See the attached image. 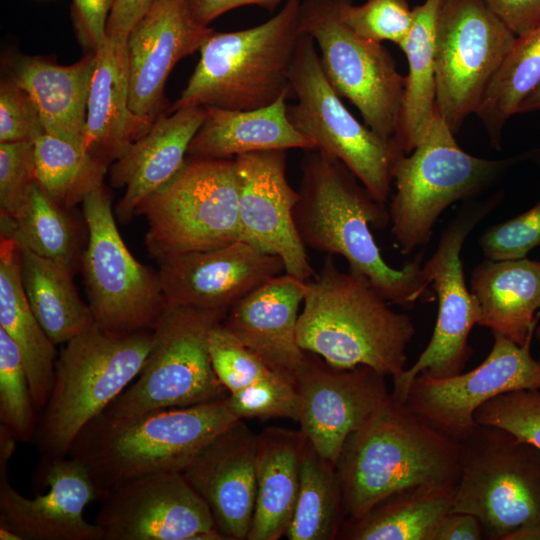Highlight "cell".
<instances>
[{
  "instance_id": "44",
  "label": "cell",
  "mask_w": 540,
  "mask_h": 540,
  "mask_svg": "<svg viewBox=\"0 0 540 540\" xmlns=\"http://www.w3.org/2000/svg\"><path fill=\"white\" fill-rule=\"evenodd\" d=\"M35 182L34 142L0 143V216L19 217Z\"/></svg>"
},
{
  "instance_id": "20",
  "label": "cell",
  "mask_w": 540,
  "mask_h": 540,
  "mask_svg": "<svg viewBox=\"0 0 540 540\" xmlns=\"http://www.w3.org/2000/svg\"><path fill=\"white\" fill-rule=\"evenodd\" d=\"M234 159L242 239L279 256L286 274L302 281L313 278L314 269L293 221L299 194L287 179V150L252 152Z\"/></svg>"
},
{
  "instance_id": "47",
  "label": "cell",
  "mask_w": 540,
  "mask_h": 540,
  "mask_svg": "<svg viewBox=\"0 0 540 540\" xmlns=\"http://www.w3.org/2000/svg\"><path fill=\"white\" fill-rule=\"evenodd\" d=\"M72 19L79 41L95 52L106 38L113 0H71Z\"/></svg>"
},
{
  "instance_id": "37",
  "label": "cell",
  "mask_w": 540,
  "mask_h": 540,
  "mask_svg": "<svg viewBox=\"0 0 540 540\" xmlns=\"http://www.w3.org/2000/svg\"><path fill=\"white\" fill-rule=\"evenodd\" d=\"M36 181L62 209L103 186L107 164L83 147L44 133L34 141Z\"/></svg>"
},
{
  "instance_id": "24",
  "label": "cell",
  "mask_w": 540,
  "mask_h": 540,
  "mask_svg": "<svg viewBox=\"0 0 540 540\" xmlns=\"http://www.w3.org/2000/svg\"><path fill=\"white\" fill-rule=\"evenodd\" d=\"M305 281L280 274L239 300L221 322L273 371L295 383L305 351L297 341Z\"/></svg>"
},
{
  "instance_id": "12",
  "label": "cell",
  "mask_w": 540,
  "mask_h": 540,
  "mask_svg": "<svg viewBox=\"0 0 540 540\" xmlns=\"http://www.w3.org/2000/svg\"><path fill=\"white\" fill-rule=\"evenodd\" d=\"M344 0H301L300 33L312 37L328 81L380 137L394 139L400 121L405 76L382 45L354 33L344 22Z\"/></svg>"
},
{
  "instance_id": "36",
  "label": "cell",
  "mask_w": 540,
  "mask_h": 540,
  "mask_svg": "<svg viewBox=\"0 0 540 540\" xmlns=\"http://www.w3.org/2000/svg\"><path fill=\"white\" fill-rule=\"evenodd\" d=\"M540 82V26L516 37L475 113L499 150L507 121Z\"/></svg>"
},
{
  "instance_id": "53",
  "label": "cell",
  "mask_w": 540,
  "mask_h": 540,
  "mask_svg": "<svg viewBox=\"0 0 540 540\" xmlns=\"http://www.w3.org/2000/svg\"><path fill=\"white\" fill-rule=\"evenodd\" d=\"M540 111V82L527 95L518 108L517 114Z\"/></svg>"
},
{
  "instance_id": "18",
  "label": "cell",
  "mask_w": 540,
  "mask_h": 540,
  "mask_svg": "<svg viewBox=\"0 0 540 540\" xmlns=\"http://www.w3.org/2000/svg\"><path fill=\"white\" fill-rule=\"evenodd\" d=\"M385 377L366 365L335 367L305 351L295 380L297 422L322 457L336 465L348 436L389 399Z\"/></svg>"
},
{
  "instance_id": "23",
  "label": "cell",
  "mask_w": 540,
  "mask_h": 540,
  "mask_svg": "<svg viewBox=\"0 0 540 540\" xmlns=\"http://www.w3.org/2000/svg\"><path fill=\"white\" fill-rule=\"evenodd\" d=\"M257 434L238 420L182 472L225 540H247L256 498Z\"/></svg>"
},
{
  "instance_id": "15",
  "label": "cell",
  "mask_w": 540,
  "mask_h": 540,
  "mask_svg": "<svg viewBox=\"0 0 540 540\" xmlns=\"http://www.w3.org/2000/svg\"><path fill=\"white\" fill-rule=\"evenodd\" d=\"M503 199L502 193L463 207L442 232L431 258L423 264L438 298V314L431 339L416 362L393 378L391 396L403 402L412 380L420 373L445 378L462 373L472 355L469 334L480 310L465 283L461 251L475 226Z\"/></svg>"
},
{
  "instance_id": "31",
  "label": "cell",
  "mask_w": 540,
  "mask_h": 540,
  "mask_svg": "<svg viewBox=\"0 0 540 540\" xmlns=\"http://www.w3.org/2000/svg\"><path fill=\"white\" fill-rule=\"evenodd\" d=\"M0 237V328L20 350L34 406L41 413L54 385L56 345L26 298L18 245L9 237Z\"/></svg>"
},
{
  "instance_id": "33",
  "label": "cell",
  "mask_w": 540,
  "mask_h": 540,
  "mask_svg": "<svg viewBox=\"0 0 540 540\" xmlns=\"http://www.w3.org/2000/svg\"><path fill=\"white\" fill-rule=\"evenodd\" d=\"M443 0H425L413 8V24L400 48L408 73L394 141L411 153L423 138L436 110V26Z\"/></svg>"
},
{
  "instance_id": "29",
  "label": "cell",
  "mask_w": 540,
  "mask_h": 540,
  "mask_svg": "<svg viewBox=\"0 0 540 540\" xmlns=\"http://www.w3.org/2000/svg\"><path fill=\"white\" fill-rule=\"evenodd\" d=\"M306 436L270 426L257 434L256 498L247 540H278L291 523Z\"/></svg>"
},
{
  "instance_id": "48",
  "label": "cell",
  "mask_w": 540,
  "mask_h": 540,
  "mask_svg": "<svg viewBox=\"0 0 540 540\" xmlns=\"http://www.w3.org/2000/svg\"><path fill=\"white\" fill-rule=\"evenodd\" d=\"M484 1L516 37L540 26V0Z\"/></svg>"
},
{
  "instance_id": "43",
  "label": "cell",
  "mask_w": 540,
  "mask_h": 540,
  "mask_svg": "<svg viewBox=\"0 0 540 540\" xmlns=\"http://www.w3.org/2000/svg\"><path fill=\"white\" fill-rule=\"evenodd\" d=\"M209 353L213 370L229 393L242 390L275 372L221 322L209 333Z\"/></svg>"
},
{
  "instance_id": "51",
  "label": "cell",
  "mask_w": 540,
  "mask_h": 540,
  "mask_svg": "<svg viewBox=\"0 0 540 540\" xmlns=\"http://www.w3.org/2000/svg\"><path fill=\"white\" fill-rule=\"evenodd\" d=\"M287 0H187L192 15L201 25L208 26L219 16L239 7L258 6L273 12Z\"/></svg>"
},
{
  "instance_id": "7",
  "label": "cell",
  "mask_w": 540,
  "mask_h": 540,
  "mask_svg": "<svg viewBox=\"0 0 540 540\" xmlns=\"http://www.w3.org/2000/svg\"><path fill=\"white\" fill-rule=\"evenodd\" d=\"M528 158V153L486 159L465 152L435 110L421 141L411 153L401 154L392 170L395 193L388 212L400 252L406 255L425 246L445 209L482 194L513 165Z\"/></svg>"
},
{
  "instance_id": "35",
  "label": "cell",
  "mask_w": 540,
  "mask_h": 540,
  "mask_svg": "<svg viewBox=\"0 0 540 540\" xmlns=\"http://www.w3.org/2000/svg\"><path fill=\"white\" fill-rule=\"evenodd\" d=\"M346 520L336 465L306 440L297 502L285 534L289 540H334Z\"/></svg>"
},
{
  "instance_id": "8",
  "label": "cell",
  "mask_w": 540,
  "mask_h": 540,
  "mask_svg": "<svg viewBox=\"0 0 540 540\" xmlns=\"http://www.w3.org/2000/svg\"><path fill=\"white\" fill-rule=\"evenodd\" d=\"M224 315L166 302L153 328V344L131 383L87 426L124 423L154 411L224 399L209 353V333Z\"/></svg>"
},
{
  "instance_id": "22",
  "label": "cell",
  "mask_w": 540,
  "mask_h": 540,
  "mask_svg": "<svg viewBox=\"0 0 540 540\" xmlns=\"http://www.w3.org/2000/svg\"><path fill=\"white\" fill-rule=\"evenodd\" d=\"M198 23L187 0H152L127 38L130 109L157 118L165 102L167 78L177 62L199 51L210 34Z\"/></svg>"
},
{
  "instance_id": "45",
  "label": "cell",
  "mask_w": 540,
  "mask_h": 540,
  "mask_svg": "<svg viewBox=\"0 0 540 540\" xmlns=\"http://www.w3.org/2000/svg\"><path fill=\"white\" fill-rule=\"evenodd\" d=\"M478 243L488 260L526 257L540 245V201L518 216L487 228Z\"/></svg>"
},
{
  "instance_id": "9",
  "label": "cell",
  "mask_w": 540,
  "mask_h": 540,
  "mask_svg": "<svg viewBox=\"0 0 540 540\" xmlns=\"http://www.w3.org/2000/svg\"><path fill=\"white\" fill-rule=\"evenodd\" d=\"M135 215L146 218V247L157 260L243 240L235 159L187 157Z\"/></svg>"
},
{
  "instance_id": "38",
  "label": "cell",
  "mask_w": 540,
  "mask_h": 540,
  "mask_svg": "<svg viewBox=\"0 0 540 540\" xmlns=\"http://www.w3.org/2000/svg\"><path fill=\"white\" fill-rule=\"evenodd\" d=\"M0 221V236L9 237L18 247L73 270L77 255L74 226L37 181L20 216L16 219L0 216Z\"/></svg>"
},
{
  "instance_id": "25",
  "label": "cell",
  "mask_w": 540,
  "mask_h": 540,
  "mask_svg": "<svg viewBox=\"0 0 540 540\" xmlns=\"http://www.w3.org/2000/svg\"><path fill=\"white\" fill-rule=\"evenodd\" d=\"M160 115L150 129L134 141L114 161L110 182L125 186L115 214L122 222L129 221L139 204L168 182L183 166L189 144L203 123L206 110L200 106L171 110Z\"/></svg>"
},
{
  "instance_id": "6",
  "label": "cell",
  "mask_w": 540,
  "mask_h": 540,
  "mask_svg": "<svg viewBox=\"0 0 540 540\" xmlns=\"http://www.w3.org/2000/svg\"><path fill=\"white\" fill-rule=\"evenodd\" d=\"M153 331L115 333L96 324L67 343L35 438L42 460L63 458L80 432L136 379Z\"/></svg>"
},
{
  "instance_id": "34",
  "label": "cell",
  "mask_w": 540,
  "mask_h": 540,
  "mask_svg": "<svg viewBox=\"0 0 540 540\" xmlns=\"http://www.w3.org/2000/svg\"><path fill=\"white\" fill-rule=\"evenodd\" d=\"M22 283L37 320L55 345L65 344L95 325L79 297L71 269L19 247Z\"/></svg>"
},
{
  "instance_id": "39",
  "label": "cell",
  "mask_w": 540,
  "mask_h": 540,
  "mask_svg": "<svg viewBox=\"0 0 540 540\" xmlns=\"http://www.w3.org/2000/svg\"><path fill=\"white\" fill-rule=\"evenodd\" d=\"M36 412L20 350L0 328V424L28 442L37 432Z\"/></svg>"
},
{
  "instance_id": "54",
  "label": "cell",
  "mask_w": 540,
  "mask_h": 540,
  "mask_svg": "<svg viewBox=\"0 0 540 540\" xmlns=\"http://www.w3.org/2000/svg\"><path fill=\"white\" fill-rule=\"evenodd\" d=\"M511 540H540V524L517 532Z\"/></svg>"
},
{
  "instance_id": "50",
  "label": "cell",
  "mask_w": 540,
  "mask_h": 540,
  "mask_svg": "<svg viewBox=\"0 0 540 540\" xmlns=\"http://www.w3.org/2000/svg\"><path fill=\"white\" fill-rule=\"evenodd\" d=\"M486 538L479 519L469 513L448 512L434 528L430 540H481Z\"/></svg>"
},
{
  "instance_id": "17",
  "label": "cell",
  "mask_w": 540,
  "mask_h": 540,
  "mask_svg": "<svg viewBox=\"0 0 540 540\" xmlns=\"http://www.w3.org/2000/svg\"><path fill=\"white\" fill-rule=\"evenodd\" d=\"M95 518L103 540H223L207 503L181 472L120 483L104 493Z\"/></svg>"
},
{
  "instance_id": "52",
  "label": "cell",
  "mask_w": 540,
  "mask_h": 540,
  "mask_svg": "<svg viewBox=\"0 0 540 540\" xmlns=\"http://www.w3.org/2000/svg\"><path fill=\"white\" fill-rule=\"evenodd\" d=\"M17 440L4 425L0 424V475H7L9 461L15 451Z\"/></svg>"
},
{
  "instance_id": "49",
  "label": "cell",
  "mask_w": 540,
  "mask_h": 540,
  "mask_svg": "<svg viewBox=\"0 0 540 540\" xmlns=\"http://www.w3.org/2000/svg\"><path fill=\"white\" fill-rule=\"evenodd\" d=\"M152 0H113L107 22L106 37L127 41L139 20L146 13Z\"/></svg>"
},
{
  "instance_id": "46",
  "label": "cell",
  "mask_w": 540,
  "mask_h": 540,
  "mask_svg": "<svg viewBox=\"0 0 540 540\" xmlns=\"http://www.w3.org/2000/svg\"><path fill=\"white\" fill-rule=\"evenodd\" d=\"M45 133L38 109L12 79L0 86V143L34 142Z\"/></svg>"
},
{
  "instance_id": "13",
  "label": "cell",
  "mask_w": 540,
  "mask_h": 540,
  "mask_svg": "<svg viewBox=\"0 0 540 540\" xmlns=\"http://www.w3.org/2000/svg\"><path fill=\"white\" fill-rule=\"evenodd\" d=\"M82 210L88 228L82 269L95 324L115 333L152 331L166 304L158 274L128 250L103 186L86 196Z\"/></svg>"
},
{
  "instance_id": "16",
  "label": "cell",
  "mask_w": 540,
  "mask_h": 540,
  "mask_svg": "<svg viewBox=\"0 0 540 540\" xmlns=\"http://www.w3.org/2000/svg\"><path fill=\"white\" fill-rule=\"evenodd\" d=\"M493 337V346L480 365L445 378L420 373L402 403L460 443L477 427L475 412L483 404L511 391L540 389V361L532 357L531 344L520 346L500 334Z\"/></svg>"
},
{
  "instance_id": "27",
  "label": "cell",
  "mask_w": 540,
  "mask_h": 540,
  "mask_svg": "<svg viewBox=\"0 0 540 540\" xmlns=\"http://www.w3.org/2000/svg\"><path fill=\"white\" fill-rule=\"evenodd\" d=\"M470 291L480 310L478 325L520 346L531 344L540 316V261L486 259L474 268Z\"/></svg>"
},
{
  "instance_id": "21",
  "label": "cell",
  "mask_w": 540,
  "mask_h": 540,
  "mask_svg": "<svg viewBox=\"0 0 540 540\" xmlns=\"http://www.w3.org/2000/svg\"><path fill=\"white\" fill-rule=\"evenodd\" d=\"M44 489L34 498L21 495L0 475V524L23 540H103L102 530L84 517L98 492L86 466L66 456L42 460Z\"/></svg>"
},
{
  "instance_id": "40",
  "label": "cell",
  "mask_w": 540,
  "mask_h": 540,
  "mask_svg": "<svg viewBox=\"0 0 540 540\" xmlns=\"http://www.w3.org/2000/svg\"><path fill=\"white\" fill-rule=\"evenodd\" d=\"M341 14L354 33L376 43L390 41L400 46L413 24L408 0H366L361 5L344 0Z\"/></svg>"
},
{
  "instance_id": "4",
  "label": "cell",
  "mask_w": 540,
  "mask_h": 540,
  "mask_svg": "<svg viewBox=\"0 0 540 540\" xmlns=\"http://www.w3.org/2000/svg\"><path fill=\"white\" fill-rule=\"evenodd\" d=\"M238 419L226 398L158 410L112 426H86L68 456L88 469L98 499L125 481L161 472H183Z\"/></svg>"
},
{
  "instance_id": "42",
  "label": "cell",
  "mask_w": 540,
  "mask_h": 540,
  "mask_svg": "<svg viewBox=\"0 0 540 540\" xmlns=\"http://www.w3.org/2000/svg\"><path fill=\"white\" fill-rule=\"evenodd\" d=\"M475 421L504 429L540 450V389L499 395L477 409Z\"/></svg>"
},
{
  "instance_id": "1",
  "label": "cell",
  "mask_w": 540,
  "mask_h": 540,
  "mask_svg": "<svg viewBox=\"0 0 540 540\" xmlns=\"http://www.w3.org/2000/svg\"><path fill=\"white\" fill-rule=\"evenodd\" d=\"M293 221L305 247L342 256L348 269L366 277L390 303L408 308L430 299V281L421 257L402 268L387 264L371 228L390 222L384 203L376 200L337 158L306 150Z\"/></svg>"
},
{
  "instance_id": "3",
  "label": "cell",
  "mask_w": 540,
  "mask_h": 540,
  "mask_svg": "<svg viewBox=\"0 0 540 540\" xmlns=\"http://www.w3.org/2000/svg\"><path fill=\"white\" fill-rule=\"evenodd\" d=\"M347 518L421 484L457 483L461 445L389 399L346 439L336 462Z\"/></svg>"
},
{
  "instance_id": "5",
  "label": "cell",
  "mask_w": 540,
  "mask_h": 540,
  "mask_svg": "<svg viewBox=\"0 0 540 540\" xmlns=\"http://www.w3.org/2000/svg\"><path fill=\"white\" fill-rule=\"evenodd\" d=\"M301 0H287L270 19L234 31L212 30L171 110L200 106L253 110L291 92L290 68L301 35Z\"/></svg>"
},
{
  "instance_id": "26",
  "label": "cell",
  "mask_w": 540,
  "mask_h": 540,
  "mask_svg": "<svg viewBox=\"0 0 540 540\" xmlns=\"http://www.w3.org/2000/svg\"><path fill=\"white\" fill-rule=\"evenodd\" d=\"M129 99L127 41L106 37L94 52L84 130L85 149L106 164L117 160L156 119L136 115Z\"/></svg>"
},
{
  "instance_id": "19",
  "label": "cell",
  "mask_w": 540,
  "mask_h": 540,
  "mask_svg": "<svg viewBox=\"0 0 540 540\" xmlns=\"http://www.w3.org/2000/svg\"><path fill=\"white\" fill-rule=\"evenodd\" d=\"M158 262L166 302L224 316L243 297L285 271L279 256L244 240Z\"/></svg>"
},
{
  "instance_id": "28",
  "label": "cell",
  "mask_w": 540,
  "mask_h": 540,
  "mask_svg": "<svg viewBox=\"0 0 540 540\" xmlns=\"http://www.w3.org/2000/svg\"><path fill=\"white\" fill-rule=\"evenodd\" d=\"M288 94L253 110L204 107L206 116L192 138L187 157L231 159L239 155L276 149H316L287 116Z\"/></svg>"
},
{
  "instance_id": "10",
  "label": "cell",
  "mask_w": 540,
  "mask_h": 540,
  "mask_svg": "<svg viewBox=\"0 0 540 540\" xmlns=\"http://www.w3.org/2000/svg\"><path fill=\"white\" fill-rule=\"evenodd\" d=\"M460 445L451 511L476 516L492 540H511L539 525L540 450L504 429L480 424Z\"/></svg>"
},
{
  "instance_id": "55",
  "label": "cell",
  "mask_w": 540,
  "mask_h": 540,
  "mask_svg": "<svg viewBox=\"0 0 540 540\" xmlns=\"http://www.w3.org/2000/svg\"><path fill=\"white\" fill-rule=\"evenodd\" d=\"M0 540H23L22 537L7 526L0 524Z\"/></svg>"
},
{
  "instance_id": "56",
  "label": "cell",
  "mask_w": 540,
  "mask_h": 540,
  "mask_svg": "<svg viewBox=\"0 0 540 540\" xmlns=\"http://www.w3.org/2000/svg\"><path fill=\"white\" fill-rule=\"evenodd\" d=\"M535 335H536V337H537V339H538V341L540 343V326L538 328H536ZM538 360L540 361V356H539Z\"/></svg>"
},
{
  "instance_id": "11",
  "label": "cell",
  "mask_w": 540,
  "mask_h": 540,
  "mask_svg": "<svg viewBox=\"0 0 540 540\" xmlns=\"http://www.w3.org/2000/svg\"><path fill=\"white\" fill-rule=\"evenodd\" d=\"M289 80L297 97L287 107L294 128L316 149L340 160L376 200L385 203L394 163L404 152L394 139L380 137L349 112L324 74L309 35L301 33L298 39Z\"/></svg>"
},
{
  "instance_id": "2",
  "label": "cell",
  "mask_w": 540,
  "mask_h": 540,
  "mask_svg": "<svg viewBox=\"0 0 540 540\" xmlns=\"http://www.w3.org/2000/svg\"><path fill=\"white\" fill-rule=\"evenodd\" d=\"M390 305L366 277L340 270L326 255L305 281L298 344L335 367L366 365L393 379L406 369L416 329L410 316Z\"/></svg>"
},
{
  "instance_id": "14",
  "label": "cell",
  "mask_w": 540,
  "mask_h": 540,
  "mask_svg": "<svg viewBox=\"0 0 540 540\" xmlns=\"http://www.w3.org/2000/svg\"><path fill=\"white\" fill-rule=\"evenodd\" d=\"M515 40L484 0H443L435 37L436 110L455 135L476 113Z\"/></svg>"
},
{
  "instance_id": "41",
  "label": "cell",
  "mask_w": 540,
  "mask_h": 540,
  "mask_svg": "<svg viewBox=\"0 0 540 540\" xmlns=\"http://www.w3.org/2000/svg\"><path fill=\"white\" fill-rule=\"evenodd\" d=\"M226 403L229 410L241 420H298L299 397L295 383L277 372L242 390L229 393Z\"/></svg>"
},
{
  "instance_id": "30",
  "label": "cell",
  "mask_w": 540,
  "mask_h": 540,
  "mask_svg": "<svg viewBox=\"0 0 540 540\" xmlns=\"http://www.w3.org/2000/svg\"><path fill=\"white\" fill-rule=\"evenodd\" d=\"M94 52L63 66L40 57L20 58L12 80L33 100L45 133L84 146Z\"/></svg>"
},
{
  "instance_id": "32",
  "label": "cell",
  "mask_w": 540,
  "mask_h": 540,
  "mask_svg": "<svg viewBox=\"0 0 540 540\" xmlns=\"http://www.w3.org/2000/svg\"><path fill=\"white\" fill-rule=\"evenodd\" d=\"M457 483L412 486L381 499L358 518H347L337 539L430 540L451 511Z\"/></svg>"
}]
</instances>
